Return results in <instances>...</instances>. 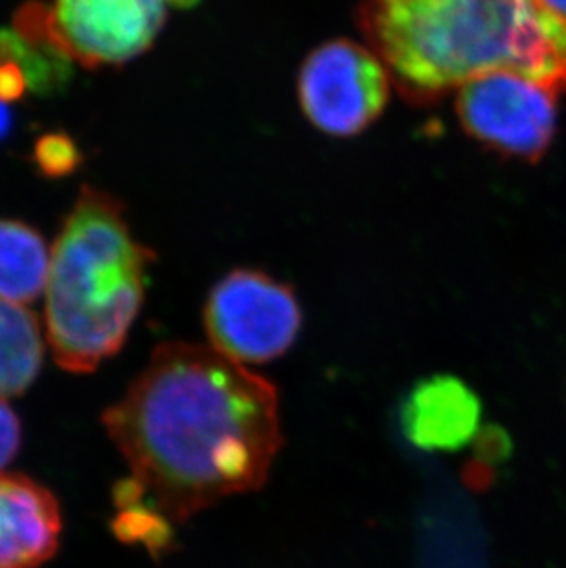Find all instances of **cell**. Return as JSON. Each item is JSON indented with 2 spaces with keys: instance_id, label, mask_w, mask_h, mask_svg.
Returning a JSON list of instances; mask_svg holds the SVG:
<instances>
[{
  "instance_id": "18",
  "label": "cell",
  "mask_w": 566,
  "mask_h": 568,
  "mask_svg": "<svg viewBox=\"0 0 566 568\" xmlns=\"http://www.w3.org/2000/svg\"><path fill=\"white\" fill-rule=\"evenodd\" d=\"M539 2L545 6L546 10L554 11L557 16L566 19V0H539Z\"/></svg>"
},
{
  "instance_id": "16",
  "label": "cell",
  "mask_w": 566,
  "mask_h": 568,
  "mask_svg": "<svg viewBox=\"0 0 566 568\" xmlns=\"http://www.w3.org/2000/svg\"><path fill=\"white\" fill-rule=\"evenodd\" d=\"M27 91V74L21 64L16 61L0 63V102H19Z\"/></svg>"
},
{
  "instance_id": "3",
  "label": "cell",
  "mask_w": 566,
  "mask_h": 568,
  "mask_svg": "<svg viewBox=\"0 0 566 568\" xmlns=\"http://www.w3.org/2000/svg\"><path fill=\"white\" fill-rule=\"evenodd\" d=\"M153 262L122 201L85 184L55 240L47 282V335L63 371L89 374L120 352Z\"/></svg>"
},
{
  "instance_id": "6",
  "label": "cell",
  "mask_w": 566,
  "mask_h": 568,
  "mask_svg": "<svg viewBox=\"0 0 566 568\" xmlns=\"http://www.w3.org/2000/svg\"><path fill=\"white\" fill-rule=\"evenodd\" d=\"M391 85V74L374 50L338 39L313 50L302 64L300 105L316 129L352 136L383 113Z\"/></svg>"
},
{
  "instance_id": "1",
  "label": "cell",
  "mask_w": 566,
  "mask_h": 568,
  "mask_svg": "<svg viewBox=\"0 0 566 568\" xmlns=\"http://www.w3.org/2000/svg\"><path fill=\"white\" fill-rule=\"evenodd\" d=\"M103 425L176 523L260 488L282 445L273 383L199 344H161Z\"/></svg>"
},
{
  "instance_id": "8",
  "label": "cell",
  "mask_w": 566,
  "mask_h": 568,
  "mask_svg": "<svg viewBox=\"0 0 566 568\" xmlns=\"http://www.w3.org/2000/svg\"><path fill=\"white\" fill-rule=\"evenodd\" d=\"M61 509L50 489L17 473H0V568H39L54 558Z\"/></svg>"
},
{
  "instance_id": "7",
  "label": "cell",
  "mask_w": 566,
  "mask_h": 568,
  "mask_svg": "<svg viewBox=\"0 0 566 568\" xmlns=\"http://www.w3.org/2000/svg\"><path fill=\"white\" fill-rule=\"evenodd\" d=\"M168 0H54L50 36L59 54L85 69L120 67L155 43Z\"/></svg>"
},
{
  "instance_id": "13",
  "label": "cell",
  "mask_w": 566,
  "mask_h": 568,
  "mask_svg": "<svg viewBox=\"0 0 566 568\" xmlns=\"http://www.w3.org/2000/svg\"><path fill=\"white\" fill-rule=\"evenodd\" d=\"M111 528L120 541L142 545L155 556L166 552L173 541L170 519L161 509H156L151 503L148 505L145 500L118 509Z\"/></svg>"
},
{
  "instance_id": "15",
  "label": "cell",
  "mask_w": 566,
  "mask_h": 568,
  "mask_svg": "<svg viewBox=\"0 0 566 568\" xmlns=\"http://www.w3.org/2000/svg\"><path fill=\"white\" fill-rule=\"evenodd\" d=\"M21 422L13 408L0 399V469L8 466L21 447Z\"/></svg>"
},
{
  "instance_id": "17",
  "label": "cell",
  "mask_w": 566,
  "mask_h": 568,
  "mask_svg": "<svg viewBox=\"0 0 566 568\" xmlns=\"http://www.w3.org/2000/svg\"><path fill=\"white\" fill-rule=\"evenodd\" d=\"M10 129H11L10 109L6 108V103L0 102V140L4 139L6 134L10 133Z\"/></svg>"
},
{
  "instance_id": "11",
  "label": "cell",
  "mask_w": 566,
  "mask_h": 568,
  "mask_svg": "<svg viewBox=\"0 0 566 568\" xmlns=\"http://www.w3.org/2000/svg\"><path fill=\"white\" fill-rule=\"evenodd\" d=\"M43 365L38 316L19 304L0 301V399L28 390Z\"/></svg>"
},
{
  "instance_id": "10",
  "label": "cell",
  "mask_w": 566,
  "mask_h": 568,
  "mask_svg": "<svg viewBox=\"0 0 566 568\" xmlns=\"http://www.w3.org/2000/svg\"><path fill=\"white\" fill-rule=\"evenodd\" d=\"M49 248L43 236L22 221L0 220V301L28 304L49 282Z\"/></svg>"
},
{
  "instance_id": "19",
  "label": "cell",
  "mask_w": 566,
  "mask_h": 568,
  "mask_svg": "<svg viewBox=\"0 0 566 568\" xmlns=\"http://www.w3.org/2000/svg\"><path fill=\"white\" fill-rule=\"evenodd\" d=\"M170 6H175V8H192V6L198 4L199 0H168Z\"/></svg>"
},
{
  "instance_id": "5",
  "label": "cell",
  "mask_w": 566,
  "mask_h": 568,
  "mask_svg": "<svg viewBox=\"0 0 566 568\" xmlns=\"http://www.w3.org/2000/svg\"><path fill=\"white\" fill-rule=\"evenodd\" d=\"M462 128L501 155L537 162L557 129V94L515 72H492L456 91Z\"/></svg>"
},
{
  "instance_id": "14",
  "label": "cell",
  "mask_w": 566,
  "mask_h": 568,
  "mask_svg": "<svg viewBox=\"0 0 566 568\" xmlns=\"http://www.w3.org/2000/svg\"><path fill=\"white\" fill-rule=\"evenodd\" d=\"M33 161L44 178H67L81 164V153L69 134H43L33 148Z\"/></svg>"
},
{
  "instance_id": "2",
  "label": "cell",
  "mask_w": 566,
  "mask_h": 568,
  "mask_svg": "<svg viewBox=\"0 0 566 568\" xmlns=\"http://www.w3.org/2000/svg\"><path fill=\"white\" fill-rule=\"evenodd\" d=\"M358 27L414 103L492 72L566 92V19L539 0H361Z\"/></svg>"
},
{
  "instance_id": "4",
  "label": "cell",
  "mask_w": 566,
  "mask_h": 568,
  "mask_svg": "<svg viewBox=\"0 0 566 568\" xmlns=\"http://www.w3.org/2000/svg\"><path fill=\"white\" fill-rule=\"evenodd\" d=\"M302 326L293 291L260 271L240 268L221 280L204 306L215 352L234 363H267L285 354Z\"/></svg>"
},
{
  "instance_id": "12",
  "label": "cell",
  "mask_w": 566,
  "mask_h": 568,
  "mask_svg": "<svg viewBox=\"0 0 566 568\" xmlns=\"http://www.w3.org/2000/svg\"><path fill=\"white\" fill-rule=\"evenodd\" d=\"M4 61L21 64L28 89L38 94H54L70 78V61L64 55L27 43L10 28H0V63Z\"/></svg>"
},
{
  "instance_id": "9",
  "label": "cell",
  "mask_w": 566,
  "mask_h": 568,
  "mask_svg": "<svg viewBox=\"0 0 566 568\" xmlns=\"http://www.w3.org/2000/svg\"><path fill=\"white\" fill-rule=\"evenodd\" d=\"M481 399L464 381L433 376L406 394L401 425L406 440L431 453L458 450L469 444L481 425Z\"/></svg>"
}]
</instances>
